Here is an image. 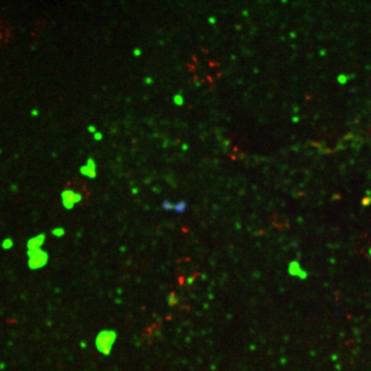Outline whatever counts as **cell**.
<instances>
[{
    "instance_id": "1",
    "label": "cell",
    "mask_w": 371,
    "mask_h": 371,
    "mask_svg": "<svg viewBox=\"0 0 371 371\" xmlns=\"http://www.w3.org/2000/svg\"><path fill=\"white\" fill-rule=\"evenodd\" d=\"M117 339V333L113 330H102L96 339V346L97 350L104 355H109L112 347Z\"/></svg>"
},
{
    "instance_id": "5",
    "label": "cell",
    "mask_w": 371,
    "mask_h": 371,
    "mask_svg": "<svg viewBox=\"0 0 371 371\" xmlns=\"http://www.w3.org/2000/svg\"><path fill=\"white\" fill-rule=\"evenodd\" d=\"M81 173L82 174L90 177V178H94L96 177V170H95V163L88 164V166L83 167L81 169Z\"/></svg>"
},
{
    "instance_id": "3",
    "label": "cell",
    "mask_w": 371,
    "mask_h": 371,
    "mask_svg": "<svg viewBox=\"0 0 371 371\" xmlns=\"http://www.w3.org/2000/svg\"><path fill=\"white\" fill-rule=\"evenodd\" d=\"M62 204L64 207L67 210H71L74 207L76 204L82 200V195L79 193H74L71 190H66L61 193Z\"/></svg>"
},
{
    "instance_id": "6",
    "label": "cell",
    "mask_w": 371,
    "mask_h": 371,
    "mask_svg": "<svg viewBox=\"0 0 371 371\" xmlns=\"http://www.w3.org/2000/svg\"><path fill=\"white\" fill-rule=\"evenodd\" d=\"M13 245H14L13 240H12V239H10V238H6V239H4V241H3V243H2V247H3V248H4V249H5V250L10 249V248L13 247Z\"/></svg>"
},
{
    "instance_id": "7",
    "label": "cell",
    "mask_w": 371,
    "mask_h": 371,
    "mask_svg": "<svg viewBox=\"0 0 371 371\" xmlns=\"http://www.w3.org/2000/svg\"><path fill=\"white\" fill-rule=\"evenodd\" d=\"M65 233H66L65 230L63 228H60V227L55 228L52 230V234L53 236H55L56 237H62L65 235Z\"/></svg>"
},
{
    "instance_id": "4",
    "label": "cell",
    "mask_w": 371,
    "mask_h": 371,
    "mask_svg": "<svg viewBox=\"0 0 371 371\" xmlns=\"http://www.w3.org/2000/svg\"><path fill=\"white\" fill-rule=\"evenodd\" d=\"M45 240H46V236L45 234L41 233L39 234L38 236H35V237L30 238L29 240L27 242V247L28 250H37V249H40V247L44 244Z\"/></svg>"
},
{
    "instance_id": "2",
    "label": "cell",
    "mask_w": 371,
    "mask_h": 371,
    "mask_svg": "<svg viewBox=\"0 0 371 371\" xmlns=\"http://www.w3.org/2000/svg\"><path fill=\"white\" fill-rule=\"evenodd\" d=\"M28 266L31 270H38L44 267L48 262V253L40 249L28 250Z\"/></svg>"
}]
</instances>
